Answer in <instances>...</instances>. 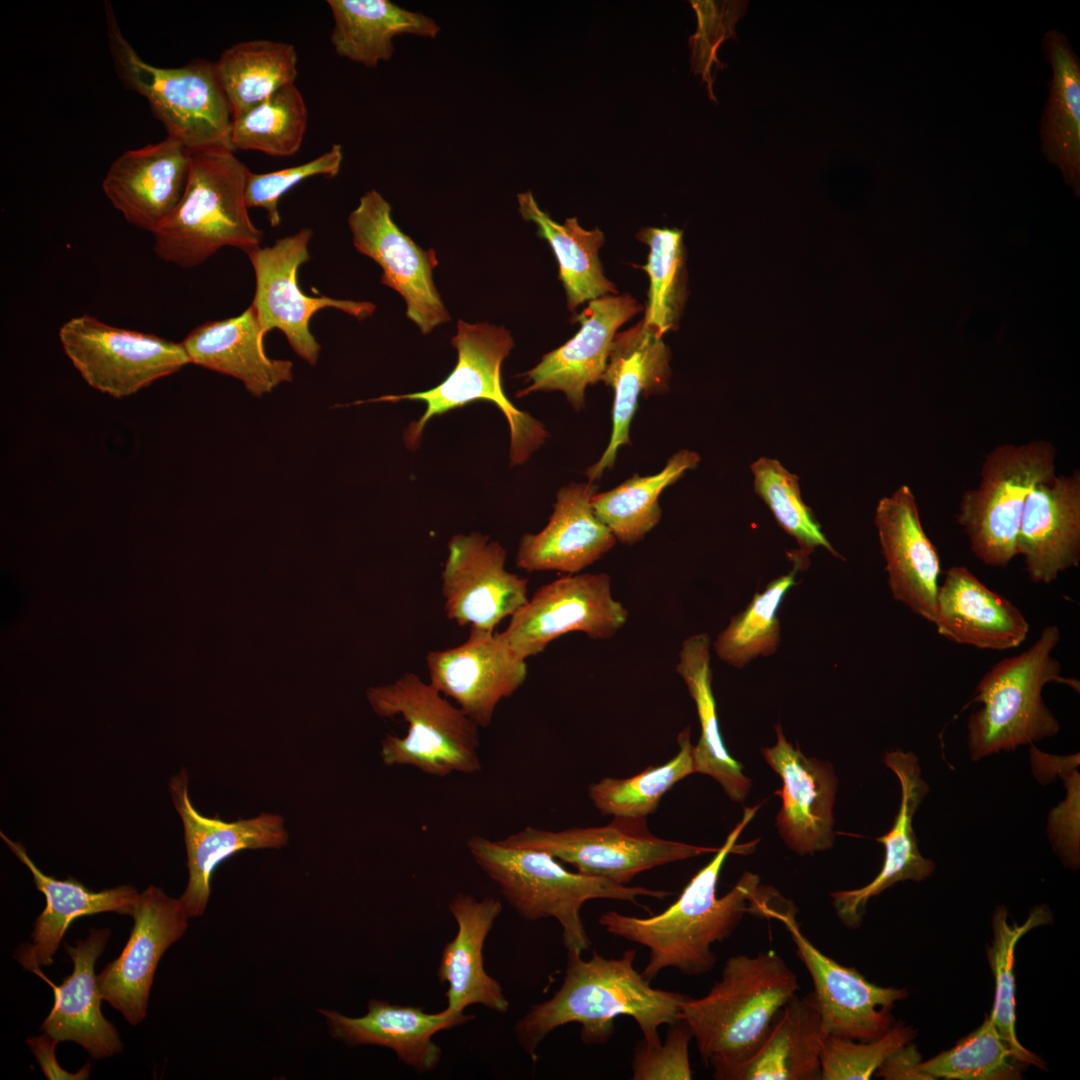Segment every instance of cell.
Here are the masks:
<instances>
[{
	"mask_svg": "<svg viewBox=\"0 0 1080 1080\" xmlns=\"http://www.w3.org/2000/svg\"><path fill=\"white\" fill-rule=\"evenodd\" d=\"M451 343L457 350V363L436 387L410 394L385 395L355 404L402 400L424 402L425 412L404 432L406 447L415 449L426 424L433 417L475 401L491 402L503 413L509 425L511 466L524 464L545 443L548 433L540 421L518 409L504 392L501 365L514 346L510 331L487 322L459 320Z\"/></svg>",
	"mask_w": 1080,
	"mask_h": 1080,
	"instance_id": "ba28073f",
	"label": "cell"
},
{
	"mask_svg": "<svg viewBox=\"0 0 1080 1080\" xmlns=\"http://www.w3.org/2000/svg\"><path fill=\"white\" fill-rule=\"evenodd\" d=\"M188 782L182 769L171 778L169 789L183 823L189 870L188 884L179 900L189 917H197L205 911L210 880L220 863L246 849L281 848L287 844L288 832L284 818L275 813L234 822L203 816L190 801Z\"/></svg>",
	"mask_w": 1080,
	"mask_h": 1080,
	"instance_id": "ffe728a7",
	"label": "cell"
},
{
	"mask_svg": "<svg viewBox=\"0 0 1080 1080\" xmlns=\"http://www.w3.org/2000/svg\"><path fill=\"white\" fill-rule=\"evenodd\" d=\"M367 699L381 717L401 716L403 737L386 735L381 758L387 766H410L436 777L481 770L479 726L429 682L408 672L393 683L372 687Z\"/></svg>",
	"mask_w": 1080,
	"mask_h": 1080,
	"instance_id": "9c48e42d",
	"label": "cell"
},
{
	"mask_svg": "<svg viewBox=\"0 0 1080 1080\" xmlns=\"http://www.w3.org/2000/svg\"><path fill=\"white\" fill-rule=\"evenodd\" d=\"M312 230L277 239L272 246L259 247L248 254L256 277L254 308L264 336L279 329L295 353L310 365L319 358L320 345L310 331L312 316L325 308H335L357 319L370 317L375 304L306 295L297 282L299 267L310 259L308 244Z\"/></svg>",
	"mask_w": 1080,
	"mask_h": 1080,
	"instance_id": "5bb4252c",
	"label": "cell"
},
{
	"mask_svg": "<svg viewBox=\"0 0 1080 1080\" xmlns=\"http://www.w3.org/2000/svg\"><path fill=\"white\" fill-rule=\"evenodd\" d=\"M326 2L334 20L330 40L335 52L367 67L391 60L396 36L436 38L440 32V26L431 17L389 0Z\"/></svg>",
	"mask_w": 1080,
	"mask_h": 1080,
	"instance_id": "d590c367",
	"label": "cell"
},
{
	"mask_svg": "<svg viewBox=\"0 0 1080 1080\" xmlns=\"http://www.w3.org/2000/svg\"><path fill=\"white\" fill-rule=\"evenodd\" d=\"M308 110L300 90L288 85L233 117V151L255 150L273 157L295 155L303 142Z\"/></svg>",
	"mask_w": 1080,
	"mask_h": 1080,
	"instance_id": "7bdbcfd3",
	"label": "cell"
},
{
	"mask_svg": "<svg viewBox=\"0 0 1080 1080\" xmlns=\"http://www.w3.org/2000/svg\"><path fill=\"white\" fill-rule=\"evenodd\" d=\"M754 490L765 502L779 526L793 537L799 549L794 565L799 569L810 554L822 547L840 557L821 530L812 510L804 503L799 478L786 470L778 460L761 457L751 465Z\"/></svg>",
	"mask_w": 1080,
	"mask_h": 1080,
	"instance_id": "7dc6e473",
	"label": "cell"
},
{
	"mask_svg": "<svg viewBox=\"0 0 1080 1080\" xmlns=\"http://www.w3.org/2000/svg\"><path fill=\"white\" fill-rule=\"evenodd\" d=\"M264 334L249 306L240 315L194 328L181 342L190 362L232 376L255 397L293 379V363L265 353Z\"/></svg>",
	"mask_w": 1080,
	"mask_h": 1080,
	"instance_id": "d6a6232c",
	"label": "cell"
},
{
	"mask_svg": "<svg viewBox=\"0 0 1080 1080\" xmlns=\"http://www.w3.org/2000/svg\"><path fill=\"white\" fill-rule=\"evenodd\" d=\"M249 172L230 149L193 151L183 196L153 233L155 254L193 268L223 247L247 255L259 248L263 232L251 221L245 201Z\"/></svg>",
	"mask_w": 1080,
	"mask_h": 1080,
	"instance_id": "5b68a950",
	"label": "cell"
},
{
	"mask_svg": "<svg viewBox=\"0 0 1080 1080\" xmlns=\"http://www.w3.org/2000/svg\"><path fill=\"white\" fill-rule=\"evenodd\" d=\"M1054 474L1055 448L1048 441L999 445L986 455L980 484L963 493L956 517L980 561L1005 567L1017 555V533L1027 498L1038 483Z\"/></svg>",
	"mask_w": 1080,
	"mask_h": 1080,
	"instance_id": "30bf717a",
	"label": "cell"
},
{
	"mask_svg": "<svg viewBox=\"0 0 1080 1080\" xmlns=\"http://www.w3.org/2000/svg\"><path fill=\"white\" fill-rule=\"evenodd\" d=\"M893 598L933 624L940 558L921 524L916 498L902 485L877 504L874 518Z\"/></svg>",
	"mask_w": 1080,
	"mask_h": 1080,
	"instance_id": "cb8c5ba5",
	"label": "cell"
},
{
	"mask_svg": "<svg viewBox=\"0 0 1080 1080\" xmlns=\"http://www.w3.org/2000/svg\"><path fill=\"white\" fill-rule=\"evenodd\" d=\"M1023 1063L1001 1037L989 1015L952 1048L920 1063L930 1078L949 1080H1014Z\"/></svg>",
	"mask_w": 1080,
	"mask_h": 1080,
	"instance_id": "c3c4849f",
	"label": "cell"
},
{
	"mask_svg": "<svg viewBox=\"0 0 1080 1080\" xmlns=\"http://www.w3.org/2000/svg\"><path fill=\"white\" fill-rule=\"evenodd\" d=\"M799 568L769 582L762 592H757L750 603L734 615L727 627L714 642L719 659L735 668H742L757 657L774 654L780 644L781 627L778 610L788 593L796 584Z\"/></svg>",
	"mask_w": 1080,
	"mask_h": 1080,
	"instance_id": "f6af8a7d",
	"label": "cell"
},
{
	"mask_svg": "<svg viewBox=\"0 0 1080 1080\" xmlns=\"http://www.w3.org/2000/svg\"><path fill=\"white\" fill-rule=\"evenodd\" d=\"M921 1062L916 1045L909 1042L892 1052L875 1075L886 1080H931L920 1068Z\"/></svg>",
	"mask_w": 1080,
	"mask_h": 1080,
	"instance_id": "db71d44e",
	"label": "cell"
},
{
	"mask_svg": "<svg viewBox=\"0 0 1080 1080\" xmlns=\"http://www.w3.org/2000/svg\"><path fill=\"white\" fill-rule=\"evenodd\" d=\"M597 490L589 481L562 487L547 525L521 538L517 566L527 572L576 574L608 553L617 540L593 510Z\"/></svg>",
	"mask_w": 1080,
	"mask_h": 1080,
	"instance_id": "83f0119b",
	"label": "cell"
},
{
	"mask_svg": "<svg viewBox=\"0 0 1080 1080\" xmlns=\"http://www.w3.org/2000/svg\"><path fill=\"white\" fill-rule=\"evenodd\" d=\"M458 925L455 937L443 947L437 968L439 982L447 984L446 1010L461 1014L479 1004L497 1012L509 1008L502 986L484 968L483 947L496 919L502 912L498 899L477 900L465 893L455 895L448 905Z\"/></svg>",
	"mask_w": 1080,
	"mask_h": 1080,
	"instance_id": "f546056e",
	"label": "cell"
},
{
	"mask_svg": "<svg viewBox=\"0 0 1080 1080\" xmlns=\"http://www.w3.org/2000/svg\"><path fill=\"white\" fill-rule=\"evenodd\" d=\"M642 309L630 294L605 295L589 301L575 317L580 330L522 374L529 385L516 396L561 391L575 410L585 408L586 388L602 381L618 329Z\"/></svg>",
	"mask_w": 1080,
	"mask_h": 1080,
	"instance_id": "44dd1931",
	"label": "cell"
},
{
	"mask_svg": "<svg viewBox=\"0 0 1080 1080\" xmlns=\"http://www.w3.org/2000/svg\"><path fill=\"white\" fill-rule=\"evenodd\" d=\"M59 340L85 382L114 398L133 395L191 363L182 343L87 314L66 321Z\"/></svg>",
	"mask_w": 1080,
	"mask_h": 1080,
	"instance_id": "7c38bea8",
	"label": "cell"
},
{
	"mask_svg": "<svg viewBox=\"0 0 1080 1080\" xmlns=\"http://www.w3.org/2000/svg\"><path fill=\"white\" fill-rule=\"evenodd\" d=\"M501 841L513 848L545 852L581 874L621 885L646 870L719 849L662 839L651 833L646 818L616 816L600 827L561 831L526 827Z\"/></svg>",
	"mask_w": 1080,
	"mask_h": 1080,
	"instance_id": "8fae6325",
	"label": "cell"
},
{
	"mask_svg": "<svg viewBox=\"0 0 1080 1080\" xmlns=\"http://www.w3.org/2000/svg\"><path fill=\"white\" fill-rule=\"evenodd\" d=\"M106 28L115 71L125 87L143 96L167 136L191 151L225 148L233 116L218 81L214 62L194 59L176 68L145 62L123 35L111 4H105Z\"/></svg>",
	"mask_w": 1080,
	"mask_h": 1080,
	"instance_id": "52a82bcc",
	"label": "cell"
},
{
	"mask_svg": "<svg viewBox=\"0 0 1080 1080\" xmlns=\"http://www.w3.org/2000/svg\"><path fill=\"white\" fill-rule=\"evenodd\" d=\"M348 224L354 247L381 267V283L403 297L406 316L421 333L450 320L433 280L435 252L422 249L397 226L390 203L377 190L360 198Z\"/></svg>",
	"mask_w": 1080,
	"mask_h": 1080,
	"instance_id": "9a60e30c",
	"label": "cell"
},
{
	"mask_svg": "<svg viewBox=\"0 0 1080 1080\" xmlns=\"http://www.w3.org/2000/svg\"><path fill=\"white\" fill-rule=\"evenodd\" d=\"M679 751L668 762L647 767L628 778L606 777L589 786L588 795L603 815L613 817L647 818L677 782L695 773L691 727L677 737Z\"/></svg>",
	"mask_w": 1080,
	"mask_h": 1080,
	"instance_id": "b9f144b4",
	"label": "cell"
},
{
	"mask_svg": "<svg viewBox=\"0 0 1080 1080\" xmlns=\"http://www.w3.org/2000/svg\"><path fill=\"white\" fill-rule=\"evenodd\" d=\"M334 1037L349 1045H378L392 1049L398 1059L418 1073L434 1070L442 1051L432 1037L472 1020L469 1014H451L446 1009L427 1013L421 1007L392 1004L371 999L368 1012L351 1018L335 1011L320 1010Z\"/></svg>",
	"mask_w": 1080,
	"mask_h": 1080,
	"instance_id": "1f68e13d",
	"label": "cell"
},
{
	"mask_svg": "<svg viewBox=\"0 0 1080 1080\" xmlns=\"http://www.w3.org/2000/svg\"><path fill=\"white\" fill-rule=\"evenodd\" d=\"M824 1036L813 993L794 995L773 1019L757 1051L724 1080H821Z\"/></svg>",
	"mask_w": 1080,
	"mask_h": 1080,
	"instance_id": "e575fe53",
	"label": "cell"
},
{
	"mask_svg": "<svg viewBox=\"0 0 1080 1080\" xmlns=\"http://www.w3.org/2000/svg\"><path fill=\"white\" fill-rule=\"evenodd\" d=\"M441 594L447 617L470 630L495 631L528 600V580L506 569L507 552L489 535L456 534L447 544Z\"/></svg>",
	"mask_w": 1080,
	"mask_h": 1080,
	"instance_id": "2e32d148",
	"label": "cell"
},
{
	"mask_svg": "<svg viewBox=\"0 0 1080 1080\" xmlns=\"http://www.w3.org/2000/svg\"><path fill=\"white\" fill-rule=\"evenodd\" d=\"M517 201L521 217L537 226V235L554 252L570 311L587 301L618 293L604 275L599 259L605 241L601 230L584 229L576 217L567 218L563 224L556 222L538 206L531 191L518 194Z\"/></svg>",
	"mask_w": 1080,
	"mask_h": 1080,
	"instance_id": "f35d334b",
	"label": "cell"
},
{
	"mask_svg": "<svg viewBox=\"0 0 1080 1080\" xmlns=\"http://www.w3.org/2000/svg\"><path fill=\"white\" fill-rule=\"evenodd\" d=\"M628 617L626 607L613 597L607 573L568 574L538 588L510 617L501 634L527 661L571 632L608 640L624 627Z\"/></svg>",
	"mask_w": 1080,
	"mask_h": 1080,
	"instance_id": "4fadbf2b",
	"label": "cell"
},
{
	"mask_svg": "<svg viewBox=\"0 0 1080 1080\" xmlns=\"http://www.w3.org/2000/svg\"><path fill=\"white\" fill-rule=\"evenodd\" d=\"M914 1030L893 1025L881 1037L856 1041L824 1036L821 1051V1080H868L899 1047L911 1042Z\"/></svg>",
	"mask_w": 1080,
	"mask_h": 1080,
	"instance_id": "681fc988",
	"label": "cell"
},
{
	"mask_svg": "<svg viewBox=\"0 0 1080 1080\" xmlns=\"http://www.w3.org/2000/svg\"><path fill=\"white\" fill-rule=\"evenodd\" d=\"M670 351L663 337L640 320L616 334L602 381L614 391L612 432L601 458L585 472L589 482L611 469L620 447L630 445V425L640 396L669 390Z\"/></svg>",
	"mask_w": 1080,
	"mask_h": 1080,
	"instance_id": "4316f807",
	"label": "cell"
},
{
	"mask_svg": "<svg viewBox=\"0 0 1080 1080\" xmlns=\"http://www.w3.org/2000/svg\"><path fill=\"white\" fill-rule=\"evenodd\" d=\"M192 152L169 136L128 150L110 165L103 191L127 222L153 234L183 196Z\"/></svg>",
	"mask_w": 1080,
	"mask_h": 1080,
	"instance_id": "603a6c76",
	"label": "cell"
},
{
	"mask_svg": "<svg viewBox=\"0 0 1080 1080\" xmlns=\"http://www.w3.org/2000/svg\"><path fill=\"white\" fill-rule=\"evenodd\" d=\"M884 764L900 782L901 802L892 828L876 840L883 844L885 855L881 870L867 885L831 893L833 907L848 928L860 926L868 901L902 881H922L935 870V863L921 855L913 830L915 812L929 792L921 777V768L913 752L895 750L883 757Z\"/></svg>",
	"mask_w": 1080,
	"mask_h": 1080,
	"instance_id": "484cf974",
	"label": "cell"
},
{
	"mask_svg": "<svg viewBox=\"0 0 1080 1080\" xmlns=\"http://www.w3.org/2000/svg\"><path fill=\"white\" fill-rule=\"evenodd\" d=\"M110 930L92 929L86 940L72 947L64 944L73 961V971L61 985L50 981L40 968L32 972L54 992V1005L41 1031L59 1041H74L95 1060L110 1057L123 1048L118 1031L101 1012V994L94 966L108 941Z\"/></svg>",
	"mask_w": 1080,
	"mask_h": 1080,
	"instance_id": "f1b7e54d",
	"label": "cell"
},
{
	"mask_svg": "<svg viewBox=\"0 0 1080 1080\" xmlns=\"http://www.w3.org/2000/svg\"><path fill=\"white\" fill-rule=\"evenodd\" d=\"M1060 637L1058 626H1046L1031 647L997 662L979 681L971 703L981 707L968 720L972 760L1058 733L1059 722L1046 706L1042 690L1053 681L1076 688L1075 680L1061 676V665L1052 655Z\"/></svg>",
	"mask_w": 1080,
	"mask_h": 1080,
	"instance_id": "8992f818",
	"label": "cell"
},
{
	"mask_svg": "<svg viewBox=\"0 0 1080 1080\" xmlns=\"http://www.w3.org/2000/svg\"><path fill=\"white\" fill-rule=\"evenodd\" d=\"M710 648L708 634L691 635L681 645L676 666L695 703L701 728L700 738L693 748L694 769L695 773L712 777L731 800L741 803L752 784L743 773L742 765L726 750L720 734L712 690Z\"/></svg>",
	"mask_w": 1080,
	"mask_h": 1080,
	"instance_id": "8d00e7d4",
	"label": "cell"
},
{
	"mask_svg": "<svg viewBox=\"0 0 1080 1080\" xmlns=\"http://www.w3.org/2000/svg\"><path fill=\"white\" fill-rule=\"evenodd\" d=\"M215 72L235 117L297 78V52L292 44L272 40L239 42L214 62Z\"/></svg>",
	"mask_w": 1080,
	"mask_h": 1080,
	"instance_id": "ab89813d",
	"label": "cell"
},
{
	"mask_svg": "<svg viewBox=\"0 0 1080 1080\" xmlns=\"http://www.w3.org/2000/svg\"><path fill=\"white\" fill-rule=\"evenodd\" d=\"M1 838L16 857L31 871L37 889L46 898V907L35 921L33 942L22 948L18 960L31 972L53 963V956L73 920L100 912H117L132 915L139 893L129 885H121L99 892L92 891L81 882L67 878L58 880L44 874L28 856L19 842L12 841L3 832Z\"/></svg>",
	"mask_w": 1080,
	"mask_h": 1080,
	"instance_id": "836d02e7",
	"label": "cell"
},
{
	"mask_svg": "<svg viewBox=\"0 0 1080 1080\" xmlns=\"http://www.w3.org/2000/svg\"><path fill=\"white\" fill-rule=\"evenodd\" d=\"M760 804L745 808L740 821L715 852L685 886L679 898L663 912L646 918L616 911L603 913L598 922L615 937L646 947L649 959L642 971L652 981L663 969L676 968L697 976L710 972L717 961L711 947L729 938L747 914L771 920L796 909L776 889L762 885L757 874L744 872L722 897L717 884L736 841L755 816Z\"/></svg>",
	"mask_w": 1080,
	"mask_h": 1080,
	"instance_id": "6da1fadb",
	"label": "cell"
},
{
	"mask_svg": "<svg viewBox=\"0 0 1080 1080\" xmlns=\"http://www.w3.org/2000/svg\"><path fill=\"white\" fill-rule=\"evenodd\" d=\"M1079 756H1074L1059 771L1067 789L1066 799L1052 809L1048 821V835L1054 851L1066 867L1079 866V773L1076 766Z\"/></svg>",
	"mask_w": 1080,
	"mask_h": 1080,
	"instance_id": "f5cc1de1",
	"label": "cell"
},
{
	"mask_svg": "<svg viewBox=\"0 0 1080 1080\" xmlns=\"http://www.w3.org/2000/svg\"><path fill=\"white\" fill-rule=\"evenodd\" d=\"M636 950L606 959L593 951L589 960L567 953L562 985L547 1001L534 1004L517 1021L516 1039L533 1059L549 1033L565 1024L581 1025L584 1044H605L615 1031L616 1017H632L649 1044L661 1043L658 1028L680 1020L681 1005L690 996L653 988L634 968Z\"/></svg>",
	"mask_w": 1080,
	"mask_h": 1080,
	"instance_id": "7a4b0ae2",
	"label": "cell"
},
{
	"mask_svg": "<svg viewBox=\"0 0 1080 1080\" xmlns=\"http://www.w3.org/2000/svg\"><path fill=\"white\" fill-rule=\"evenodd\" d=\"M774 746L761 748L767 764L781 777L782 806L776 827L787 847L799 855L830 849L835 840L833 808L838 780L833 766L806 756L787 741L778 723Z\"/></svg>",
	"mask_w": 1080,
	"mask_h": 1080,
	"instance_id": "7402d4cb",
	"label": "cell"
},
{
	"mask_svg": "<svg viewBox=\"0 0 1080 1080\" xmlns=\"http://www.w3.org/2000/svg\"><path fill=\"white\" fill-rule=\"evenodd\" d=\"M466 846L476 864L497 884L507 903L522 918L528 921L555 918L559 922L567 953L582 954L589 949L590 941L580 915L585 902L612 899L639 905V897L663 899L672 894L573 873L545 852L509 847L501 840L474 835Z\"/></svg>",
	"mask_w": 1080,
	"mask_h": 1080,
	"instance_id": "277c9868",
	"label": "cell"
},
{
	"mask_svg": "<svg viewBox=\"0 0 1080 1080\" xmlns=\"http://www.w3.org/2000/svg\"><path fill=\"white\" fill-rule=\"evenodd\" d=\"M1017 554L1034 583L1049 584L1080 562V472L1038 483L1019 524Z\"/></svg>",
	"mask_w": 1080,
	"mask_h": 1080,
	"instance_id": "d4e9b609",
	"label": "cell"
},
{
	"mask_svg": "<svg viewBox=\"0 0 1080 1080\" xmlns=\"http://www.w3.org/2000/svg\"><path fill=\"white\" fill-rule=\"evenodd\" d=\"M1007 918L1005 907L995 910L993 941L987 948V959L995 980L994 1003L989 1016L1018 1061L1045 1069L1044 1060L1023 1047L1016 1037L1014 962L1018 941L1030 930L1051 923V912L1044 905L1036 906L1021 925L1010 924Z\"/></svg>",
	"mask_w": 1080,
	"mask_h": 1080,
	"instance_id": "ee69618b",
	"label": "cell"
},
{
	"mask_svg": "<svg viewBox=\"0 0 1080 1080\" xmlns=\"http://www.w3.org/2000/svg\"><path fill=\"white\" fill-rule=\"evenodd\" d=\"M131 916L134 925L126 946L97 975V984L102 999L136 1025L146 1015L159 960L183 936L189 916L179 899L155 886L139 894Z\"/></svg>",
	"mask_w": 1080,
	"mask_h": 1080,
	"instance_id": "d6986e66",
	"label": "cell"
},
{
	"mask_svg": "<svg viewBox=\"0 0 1080 1080\" xmlns=\"http://www.w3.org/2000/svg\"><path fill=\"white\" fill-rule=\"evenodd\" d=\"M693 1038L688 1025L679 1020L670 1024L664 1044L640 1042L633 1053V1080H690L692 1070L689 1042Z\"/></svg>",
	"mask_w": 1080,
	"mask_h": 1080,
	"instance_id": "816d5d0a",
	"label": "cell"
},
{
	"mask_svg": "<svg viewBox=\"0 0 1080 1080\" xmlns=\"http://www.w3.org/2000/svg\"><path fill=\"white\" fill-rule=\"evenodd\" d=\"M933 624L941 636L979 649L1017 647L1029 632L1022 612L965 566L946 571L938 588Z\"/></svg>",
	"mask_w": 1080,
	"mask_h": 1080,
	"instance_id": "4dcf8cb0",
	"label": "cell"
},
{
	"mask_svg": "<svg viewBox=\"0 0 1080 1080\" xmlns=\"http://www.w3.org/2000/svg\"><path fill=\"white\" fill-rule=\"evenodd\" d=\"M700 462L688 449L674 453L658 473L634 475L615 488L596 493L591 500L596 516L616 540L626 545L641 541L660 521V494Z\"/></svg>",
	"mask_w": 1080,
	"mask_h": 1080,
	"instance_id": "60d3db41",
	"label": "cell"
},
{
	"mask_svg": "<svg viewBox=\"0 0 1080 1080\" xmlns=\"http://www.w3.org/2000/svg\"><path fill=\"white\" fill-rule=\"evenodd\" d=\"M27 1043L39 1062L47 1079L83 1080L89 1077L90 1066L87 1063L78 1073H69L57 1063L54 1049L58 1041L48 1034L31 1037Z\"/></svg>",
	"mask_w": 1080,
	"mask_h": 1080,
	"instance_id": "11a10c76",
	"label": "cell"
},
{
	"mask_svg": "<svg viewBox=\"0 0 1080 1080\" xmlns=\"http://www.w3.org/2000/svg\"><path fill=\"white\" fill-rule=\"evenodd\" d=\"M799 989L796 974L770 950L730 957L721 977L701 998L681 1005L703 1062L724 1080L759 1048L780 1009Z\"/></svg>",
	"mask_w": 1080,
	"mask_h": 1080,
	"instance_id": "3957f363",
	"label": "cell"
},
{
	"mask_svg": "<svg viewBox=\"0 0 1080 1080\" xmlns=\"http://www.w3.org/2000/svg\"><path fill=\"white\" fill-rule=\"evenodd\" d=\"M776 920L789 931L796 953L812 978V993L826 1035L870 1041L894 1025L891 1009L908 996L905 988L878 986L855 968L822 953L801 932L796 909L779 915Z\"/></svg>",
	"mask_w": 1080,
	"mask_h": 1080,
	"instance_id": "e0dca14e",
	"label": "cell"
},
{
	"mask_svg": "<svg viewBox=\"0 0 1080 1080\" xmlns=\"http://www.w3.org/2000/svg\"><path fill=\"white\" fill-rule=\"evenodd\" d=\"M426 664L429 683L482 728L527 677L526 660L496 630H470L462 644L430 651Z\"/></svg>",
	"mask_w": 1080,
	"mask_h": 1080,
	"instance_id": "ac0fdd59",
	"label": "cell"
},
{
	"mask_svg": "<svg viewBox=\"0 0 1080 1080\" xmlns=\"http://www.w3.org/2000/svg\"><path fill=\"white\" fill-rule=\"evenodd\" d=\"M1042 50L1051 66L1049 96L1041 125V148L1065 179L1078 190L1080 179V61L1057 30L1043 36Z\"/></svg>",
	"mask_w": 1080,
	"mask_h": 1080,
	"instance_id": "74e56055",
	"label": "cell"
},
{
	"mask_svg": "<svg viewBox=\"0 0 1080 1080\" xmlns=\"http://www.w3.org/2000/svg\"><path fill=\"white\" fill-rule=\"evenodd\" d=\"M683 232L677 228L646 227L636 237L649 247L641 268L649 276L643 322L660 336L678 323L685 300Z\"/></svg>",
	"mask_w": 1080,
	"mask_h": 1080,
	"instance_id": "bcb514c9",
	"label": "cell"
},
{
	"mask_svg": "<svg viewBox=\"0 0 1080 1080\" xmlns=\"http://www.w3.org/2000/svg\"><path fill=\"white\" fill-rule=\"evenodd\" d=\"M343 157L342 146L333 144L328 151L303 164L268 173L250 171L245 189L247 207L265 209L271 227L279 226L281 218L278 204L281 197L298 183L312 176L335 177L340 171Z\"/></svg>",
	"mask_w": 1080,
	"mask_h": 1080,
	"instance_id": "f907efd6",
	"label": "cell"
}]
</instances>
